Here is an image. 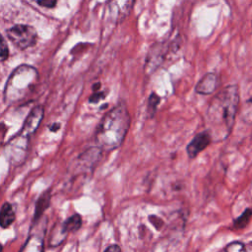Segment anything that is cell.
I'll return each instance as SVG.
<instances>
[{"label":"cell","instance_id":"obj_1","mask_svg":"<svg viewBox=\"0 0 252 252\" xmlns=\"http://www.w3.org/2000/svg\"><path fill=\"white\" fill-rule=\"evenodd\" d=\"M239 91L236 85H229L220 91L210 102L207 119L212 140L226 139L234 125L239 107Z\"/></svg>","mask_w":252,"mask_h":252},{"label":"cell","instance_id":"obj_2","mask_svg":"<svg viewBox=\"0 0 252 252\" xmlns=\"http://www.w3.org/2000/svg\"><path fill=\"white\" fill-rule=\"evenodd\" d=\"M130 127V114L124 103L108 111L101 119L96 133L95 140L100 148L112 151L121 146Z\"/></svg>","mask_w":252,"mask_h":252},{"label":"cell","instance_id":"obj_3","mask_svg":"<svg viewBox=\"0 0 252 252\" xmlns=\"http://www.w3.org/2000/svg\"><path fill=\"white\" fill-rule=\"evenodd\" d=\"M36 70L29 65H21L16 68L9 77L5 90L4 100L8 104L17 102L26 97L37 82Z\"/></svg>","mask_w":252,"mask_h":252},{"label":"cell","instance_id":"obj_4","mask_svg":"<svg viewBox=\"0 0 252 252\" xmlns=\"http://www.w3.org/2000/svg\"><path fill=\"white\" fill-rule=\"evenodd\" d=\"M9 39L21 49L32 46L36 41L35 30L27 25H16L8 30Z\"/></svg>","mask_w":252,"mask_h":252},{"label":"cell","instance_id":"obj_5","mask_svg":"<svg viewBox=\"0 0 252 252\" xmlns=\"http://www.w3.org/2000/svg\"><path fill=\"white\" fill-rule=\"evenodd\" d=\"M29 138L18 133L13 137L6 146V155L10 162L17 164L25 160L28 149Z\"/></svg>","mask_w":252,"mask_h":252},{"label":"cell","instance_id":"obj_6","mask_svg":"<svg viewBox=\"0 0 252 252\" xmlns=\"http://www.w3.org/2000/svg\"><path fill=\"white\" fill-rule=\"evenodd\" d=\"M43 108L42 106H35L33 107L31 112L29 113V115L27 116L24 125L21 129V131L19 132L21 135L25 136V137H30L32 134H33L37 127L39 126L42 118H43Z\"/></svg>","mask_w":252,"mask_h":252},{"label":"cell","instance_id":"obj_7","mask_svg":"<svg viewBox=\"0 0 252 252\" xmlns=\"http://www.w3.org/2000/svg\"><path fill=\"white\" fill-rule=\"evenodd\" d=\"M211 141H212V137L208 130L197 134L187 146L186 151L189 158H193L197 157L200 152H202L209 146Z\"/></svg>","mask_w":252,"mask_h":252},{"label":"cell","instance_id":"obj_8","mask_svg":"<svg viewBox=\"0 0 252 252\" xmlns=\"http://www.w3.org/2000/svg\"><path fill=\"white\" fill-rule=\"evenodd\" d=\"M218 81V76L215 73H208L199 81L195 90L198 94H210L217 89Z\"/></svg>","mask_w":252,"mask_h":252},{"label":"cell","instance_id":"obj_9","mask_svg":"<svg viewBox=\"0 0 252 252\" xmlns=\"http://www.w3.org/2000/svg\"><path fill=\"white\" fill-rule=\"evenodd\" d=\"M15 213L12 208V205L8 202L4 203L0 210V226L7 228L15 221Z\"/></svg>","mask_w":252,"mask_h":252},{"label":"cell","instance_id":"obj_10","mask_svg":"<svg viewBox=\"0 0 252 252\" xmlns=\"http://www.w3.org/2000/svg\"><path fill=\"white\" fill-rule=\"evenodd\" d=\"M240 115L245 123H252V91L241 104Z\"/></svg>","mask_w":252,"mask_h":252},{"label":"cell","instance_id":"obj_11","mask_svg":"<svg viewBox=\"0 0 252 252\" xmlns=\"http://www.w3.org/2000/svg\"><path fill=\"white\" fill-rule=\"evenodd\" d=\"M49 202H50V194L49 191H45L37 200L36 205H35V213H34V217H33V221L37 220L41 215L43 214V212L45 211V209H47V207L49 206Z\"/></svg>","mask_w":252,"mask_h":252},{"label":"cell","instance_id":"obj_12","mask_svg":"<svg viewBox=\"0 0 252 252\" xmlns=\"http://www.w3.org/2000/svg\"><path fill=\"white\" fill-rule=\"evenodd\" d=\"M67 232L65 231V229L63 228V225H55L50 233V237H49V245L50 246H57L59 244H61L64 239L67 236Z\"/></svg>","mask_w":252,"mask_h":252},{"label":"cell","instance_id":"obj_13","mask_svg":"<svg viewBox=\"0 0 252 252\" xmlns=\"http://www.w3.org/2000/svg\"><path fill=\"white\" fill-rule=\"evenodd\" d=\"M63 228L65 229V231L68 232H74L77 231L81 225H82V218L80 215L75 214L73 216H71L70 218H68L63 223Z\"/></svg>","mask_w":252,"mask_h":252},{"label":"cell","instance_id":"obj_14","mask_svg":"<svg viewBox=\"0 0 252 252\" xmlns=\"http://www.w3.org/2000/svg\"><path fill=\"white\" fill-rule=\"evenodd\" d=\"M22 252H42V238L37 236H32L28 239Z\"/></svg>","mask_w":252,"mask_h":252},{"label":"cell","instance_id":"obj_15","mask_svg":"<svg viewBox=\"0 0 252 252\" xmlns=\"http://www.w3.org/2000/svg\"><path fill=\"white\" fill-rule=\"evenodd\" d=\"M251 217H252V209H246L234 220V227H236V228H243V227H245L248 224Z\"/></svg>","mask_w":252,"mask_h":252},{"label":"cell","instance_id":"obj_16","mask_svg":"<svg viewBox=\"0 0 252 252\" xmlns=\"http://www.w3.org/2000/svg\"><path fill=\"white\" fill-rule=\"evenodd\" d=\"M159 96L157 95L156 94H152L149 97V100H148V113L153 116L156 112V109H157V106L158 104L159 103Z\"/></svg>","mask_w":252,"mask_h":252},{"label":"cell","instance_id":"obj_17","mask_svg":"<svg viewBox=\"0 0 252 252\" xmlns=\"http://www.w3.org/2000/svg\"><path fill=\"white\" fill-rule=\"evenodd\" d=\"M224 252H247V251L243 243L239 241H233L225 246Z\"/></svg>","mask_w":252,"mask_h":252},{"label":"cell","instance_id":"obj_18","mask_svg":"<svg viewBox=\"0 0 252 252\" xmlns=\"http://www.w3.org/2000/svg\"><path fill=\"white\" fill-rule=\"evenodd\" d=\"M9 54V50L7 47V44L4 40V38L2 37V35L0 34V60H4L8 57Z\"/></svg>","mask_w":252,"mask_h":252},{"label":"cell","instance_id":"obj_19","mask_svg":"<svg viewBox=\"0 0 252 252\" xmlns=\"http://www.w3.org/2000/svg\"><path fill=\"white\" fill-rule=\"evenodd\" d=\"M33 1H35L38 5L45 8H52L56 4V0H33Z\"/></svg>","mask_w":252,"mask_h":252},{"label":"cell","instance_id":"obj_20","mask_svg":"<svg viewBox=\"0 0 252 252\" xmlns=\"http://www.w3.org/2000/svg\"><path fill=\"white\" fill-rule=\"evenodd\" d=\"M149 220L153 223V225H155L157 228H159V226L162 224V220L157 216H150Z\"/></svg>","mask_w":252,"mask_h":252},{"label":"cell","instance_id":"obj_21","mask_svg":"<svg viewBox=\"0 0 252 252\" xmlns=\"http://www.w3.org/2000/svg\"><path fill=\"white\" fill-rule=\"evenodd\" d=\"M104 95L102 93H96L94 94H93L91 97H90V101L91 102H97L100 98H102Z\"/></svg>","mask_w":252,"mask_h":252},{"label":"cell","instance_id":"obj_22","mask_svg":"<svg viewBox=\"0 0 252 252\" xmlns=\"http://www.w3.org/2000/svg\"><path fill=\"white\" fill-rule=\"evenodd\" d=\"M104 252H122V251H121V249H120V247H119L118 245L112 244V245L108 246V247L104 250Z\"/></svg>","mask_w":252,"mask_h":252},{"label":"cell","instance_id":"obj_23","mask_svg":"<svg viewBox=\"0 0 252 252\" xmlns=\"http://www.w3.org/2000/svg\"><path fill=\"white\" fill-rule=\"evenodd\" d=\"M59 127H60V125H59V124H56V125H55V124H54V125H53V126H51V128H50V130H51V131H52V132H54V131H57V129H58V128H59Z\"/></svg>","mask_w":252,"mask_h":252},{"label":"cell","instance_id":"obj_24","mask_svg":"<svg viewBox=\"0 0 252 252\" xmlns=\"http://www.w3.org/2000/svg\"><path fill=\"white\" fill-rule=\"evenodd\" d=\"M0 252H2V245L0 244Z\"/></svg>","mask_w":252,"mask_h":252},{"label":"cell","instance_id":"obj_25","mask_svg":"<svg viewBox=\"0 0 252 252\" xmlns=\"http://www.w3.org/2000/svg\"><path fill=\"white\" fill-rule=\"evenodd\" d=\"M192 1H194V2H196V1H202V0H192Z\"/></svg>","mask_w":252,"mask_h":252}]
</instances>
